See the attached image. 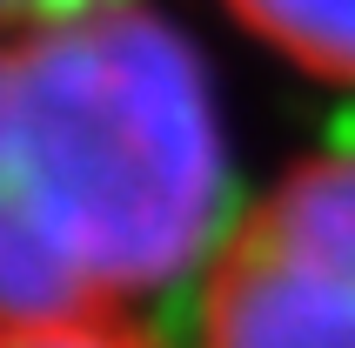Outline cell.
Masks as SVG:
<instances>
[{
	"label": "cell",
	"instance_id": "cell-1",
	"mask_svg": "<svg viewBox=\"0 0 355 348\" xmlns=\"http://www.w3.org/2000/svg\"><path fill=\"white\" fill-rule=\"evenodd\" d=\"M208 60L135 0L0 34V322H128L221 214Z\"/></svg>",
	"mask_w": 355,
	"mask_h": 348
},
{
	"label": "cell",
	"instance_id": "cell-2",
	"mask_svg": "<svg viewBox=\"0 0 355 348\" xmlns=\"http://www.w3.org/2000/svg\"><path fill=\"white\" fill-rule=\"evenodd\" d=\"M208 348H355V155L288 168L208 268Z\"/></svg>",
	"mask_w": 355,
	"mask_h": 348
},
{
	"label": "cell",
	"instance_id": "cell-3",
	"mask_svg": "<svg viewBox=\"0 0 355 348\" xmlns=\"http://www.w3.org/2000/svg\"><path fill=\"white\" fill-rule=\"evenodd\" d=\"M221 7L302 74L355 87V0H221Z\"/></svg>",
	"mask_w": 355,
	"mask_h": 348
},
{
	"label": "cell",
	"instance_id": "cell-4",
	"mask_svg": "<svg viewBox=\"0 0 355 348\" xmlns=\"http://www.w3.org/2000/svg\"><path fill=\"white\" fill-rule=\"evenodd\" d=\"M0 348H155L135 322H0Z\"/></svg>",
	"mask_w": 355,
	"mask_h": 348
},
{
	"label": "cell",
	"instance_id": "cell-5",
	"mask_svg": "<svg viewBox=\"0 0 355 348\" xmlns=\"http://www.w3.org/2000/svg\"><path fill=\"white\" fill-rule=\"evenodd\" d=\"M107 0H0V34H20V27H47V20L67 14H94Z\"/></svg>",
	"mask_w": 355,
	"mask_h": 348
}]
</instances>
